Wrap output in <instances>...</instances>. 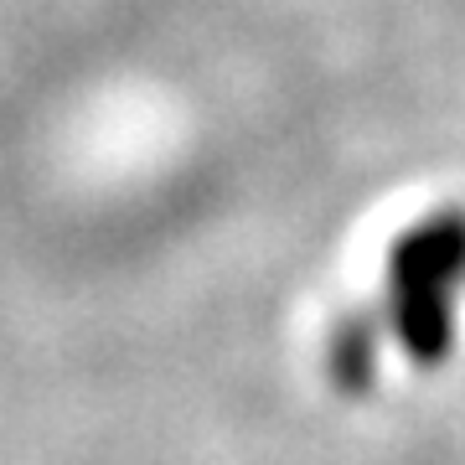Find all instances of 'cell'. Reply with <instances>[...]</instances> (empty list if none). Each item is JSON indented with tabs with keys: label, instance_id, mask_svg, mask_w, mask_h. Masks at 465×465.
Returning a JSON list of instances; mask_svg holds the SVG:
<instances>
[{
	"label": "cell",
	"instance_id": "obj_2",
	"mask_svg": "<svg viewBox=\"0 0 465 465\" xmlns=\"http://www.w3.org/2000/svg\"><path fill=\"white\" fill-rule=\"evenodd\" d=\"M336 378L351 382V388H362V382L372 378V341H367L362 321H351V336L336 341Z\"/></svg>",
	"mask_w": 465,
	"mask_h": 465
},
{
	"label": "cell",
	"instance_id": "obj_1",
	"mask_svg": "<svg viewBox=\"0 0 465 465\" xmlns=\"http://www.w3.org/2000/svg\"><path fill=\"white\" fill-rule=\"evenodd\" d=\"M388 274L403 347L419 362H440L450 351V295L465 280V213H440L419 223L393 249Z\"/></svg>",
	"mask_w": 465,
	"mask_h": 465
}]
</instances>
